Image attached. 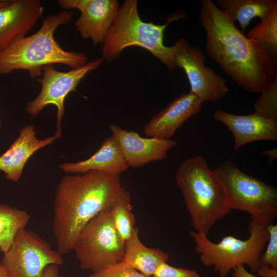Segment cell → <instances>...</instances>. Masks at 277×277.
Masks as SVG:
<instances>
[{"label": "cell", "instance_id": "1", "mask_svg": "<svg viewBox=\"0 0 277 277\" xmlns=\"http://www.w3.org/2000/svg\"><path fill=\"white\" fill-rule=\"evenodd\" d=\"M199 19L206 33L207 54L237 85L260 94L277 76V68L263 48L211 0L201 1Z\"/></svg>", "mask_w": 277, "mask_h": 277}, {"label": "cell", "instance_id": "2", "mask_svg": "<svg viewBox=\"0 0 277 277\" xmlns=\"http://www.w3.org/2000/svg\"><path fill=\"white\" fill-rule=\"evenodd\" d=\"M120 174L97 171L63 176L55 192L52 229L57 250H72L80 233L125 190Z\"/></svg>", "mask_w": 277, "mask_h": 277}, {"label": "cell", "instance_id": "3", "mask_svg": "<svg viewBox=\"0 0 277 277\" xmlns=\"http://www.w3.org/2000/svg\"><path fill=\"white\" fill-rule=\"evenodd\" d=\"M137 0H126L119 7L116 16L101 44V53L104 60L118 58L122 51L131 46L144 48L159 60L167 68H176L174 56L188 41L177 40L172 46L164 43V32L168 24L187 16L185 11H176L168 16L164 25L142 20L138 13Z\"/></svg>", "mask_w": 277, "mask_h": 277}, {"label": "cell", "instance_id": "4", "mask_svg": "<svg viewBox=\"0 0 277 277\" xmlns=\"http://www.w3.org/2000/svg\"><path fill=\"white\" fill-rule=\"evenodd\" d=\"M73 14L72 11L64 10L47 15L36 32L16 41L1 51L0 75L24 70L28 71L30 78H35L47 65L64 64L73 69L86 64L88 58L85 53L65 50L54 37L57 28L68 23Z\"/></svg>", "mask_w": 277, "mask_h": 277}, {"label": "cell", "instance_id": "5", "mask_svg": "<svg viewBox=\"0 0 277 277\" xmlns=\"http://www.w3.org/2000/svg\"><path fill=\"white\" fill-rule=\"evenodd\" d=\"M175 177L192 227L195 232L207 236L213 225L231 211L223 186L201 155L184 162Z\"/></svg>", "mask_w": 277, "mask_h": 277}, {"label": "cell", "instance_id": "6", "mask_svg": "<svg viewBox=\"0 0 277 277\" xmlns=\"http://www.w3.org/2000/svg\"><path fill=\"white\" fill-rule=\"evenodd\" d=\"M248 231L249 236L246 240L228 235L217 243L195 231L189 233L194 241L195 251L203 265L213 267L220 277H226L239 264H246L252 272H256L260 266L261 255L269 238L267 226L251 219Z\"/></svg>", "mask_w": 277, "mask_h": 277}, {"label": "cell", "instance_id": "7", "mask_svg": "<svg viewBox=\"0 0 277 277\" xmlns=\"http://www.w3.org/2000/svg\"><path fill=\"white\" fill-rule=\"evenodd\" d=\"M213 172L223 186L231 210L249 213L256 223L267 226L277 217V189L240 170L230 160Z\"/></svg>", "mask_w": 277, "mask_h": 277}, {"label": "cell", "instance_id": "8", "mask_svg": "<svg viewBox=\"0 0 277 277\" xmlns=\"http://www.w3.org/2000/svg\"><path fill=\"white\" fill-rule=\"evenodd\" d=\"M111 206L86 225L75 242L72 250L83 269L95 273L123 261L125 243L115 227Z\"/></svg>", "mask_w": 277, "mask_h": 277}, {"label": "cell", "instance_id": "9", "mask_svg": "<svg viewBox=\"0 0 277 277\" xmlns=\"http://www.w3.org/2000/svg\"><path fill=\"white\" fill-rule=\"evenodd\" d=\"M62 255L36 233L24 228L3 253L1 262L9 277H42L48 265L64 263Z\"/></svg>", "mask_w": 277, "mask_h": 277}, {"label": "cell", "instance_id": "10", "mask_svg": "<svg viewBox=\"0 0 277 277\" xmlns=\"http://www.w3.org/2000/svg\"><path fill=\"white\" fill-rule=\"evenodd\" d=\"M104 60L99 57L86 64L67 71L57 70L54 65L44 67L43 76L37 79L41 85L38 95L26 106V111L33 117L36 116L47 106L53 105L57 108V129L54 134L60 138L62 135L61 120L65 113V100L76 89L81 81L97 69Z\"/></svg>", "mask_w": 277, "mask_h": 277}, {"label": "cell", "instance_id": "11", "mask_svg": "<svg viewBox=\"0 0 277 277\" xmlns=\"http://www.w3.org/2000/svg\"><path fill=\"white\" fill-rule=\"evenodd\" d=\"M206 56L198 47L188 41L174 56L175 67L182 68L190 86V92L202 103L216 102L228 91L226 81L205 65Z\"/></svg>", "mask_w": 277, "mask_h": 277}, {"label": "cell", "instance_id": "12", "mask_svg": "<svg viewBox=\"0 0 277 277\" xmlns=\"http://www.w3.org/2000/svg\"><path fill=\"white\" fill-rule=\"evenodd\" d=\"M57 3L64 10L80 11L76 30L95 46L103 42L120 7L116 0H58Z\"/></svg>", "mask_w": 277, "mask_h": 277}, {"label": "cell", "instance_id": "13", "mask_svg": "<svg viewBox=\"0 0 277 277\" xmlns=\"http://www.w3.org/2000/svg\"><path fill=\"white\" fill-rule=\"evenodd\" d=\"M129 167L136 168L153 161L165 159L176 141L153 137H143L133 130L122 129L115 124L109 126Z\"/></svg>", "mask_w": 277, "mask_h": 277}, {"label": "cell", "instance_id": "14", "mask_svg": "<svg viewBox=\"0 0 277 277\" xmlns=\"http://www.w3.org/2000/svg\"><path fill=\"white\" fill-rule=\"evenodd\" d=\"M44 11L39 0H13L0 7V52L25 37Z\"/></svg>", "mask_w": 277, "mask_h": 277}, {"label": "cell", "instance_id": "15", "mask_svg": "<svg viewBox=\"0 0 277 277\" xmlns=\"http://www.w3.org/2000/svg\"><path fill=\"white\" fill-rule=\"evenodd\" d=\"M202 105L193 94L183 93L151 118L144 133L148 137L169 139L186 120L201 110Z\"/></svg>", "mask_w": 277, "mask_h": 277}, {"label": "cell", "instance_id": "16", "mask_svg": "<svg viewBox=\"0 0 277 277\" xmlns=\"http://www.w3.org/2000/svg\"><path fill=\"white\" fill-rule=\"evenodd\" d=\"M213 118L225 125L234 138L233 149L260 140H276L277 121L263 117L255 113L240 115L216 110Z\"/></svg>", "mask_w": 277, "mask_h": 277}, {"label": "cell", "instance_id": "17", "mask_svg": "<svg viewBox=\"0 0 277 277\" xmlns=\"http://www.w3.org/2000/svg\"><path fill=\"white\" fill-rule=\"evenodd\" d=\"M57 138L58 136L54 134L44 140L38 139L34 126H25L20 130L19 135L10 147L0 156V171L5 173L8 180L18 181L29 158Z\"/></svg>", "mask_w": 277, "mask_h": 277}, {"label": "cell", "instance_id": "18", "mask_svg": "<svg viewBox=\"0 0 277 277\" xmlns=\"http://www.w3.org/2000/svg\"><path fill=\"white\" fill-rule=\"evenodd\" d=\"M129 167L117 142L112 135L105 138L100 148L88 159L74 163H63L60 165L64 172L75 174L93 170L120 174Z\"/></svg>", "mask_w": 277, "mask_h": 277}, {"label": "cell", "instance_id": "19", "mask_svg": "<svg viewBox=\"0 0 277 277\" xmlns=\"http://www.w3.org/2000/svg\"><path fill=\"white\" fill-rule=\"evenodd\" d=\"M169 255L163 250L149 248L139 238V229L134 228L125 242L123 261L145 275L152 276L159 266L167 262Z\"/></svg>", "mask_w": 277, "mask_h": 277}, {"label": "cell", "instance_id": "20", "mask_svg": "<svg viewBox=\"0 0 277 277\" xmlns=\"http://www.w3.org/2000/svg\"><path fill=\"white\" fill-rule=\"evenodd\" d=\"M215 5L234 22L238 21L243 32L255 17L260 21L267 16L276 0H217Z\"/></svg>", "mask_w": 277, "mask_h": 277}, {"label": "cell", "instance_id": "21", "mask_svg": "<svg viewBox=\"0 0 277 277\" xmlns=\"http://www.w3.org/2000/svg\"><path fill=\"white\" fill-rule=\"evenodd\" d=\"M247 37L263 48L277 68V4L267 16L248 32Z\"/></svg>", "mask_w": 277, "mask_h": 277}, {"label": "cell", "instance_id": "22", "mask_svg": "<svg viewBox=\"0 0 277 277\" xmlns=\"http://www.w3.org/2000/svg\"><path fill=\"white\" fill-rule=\"evenodd\" d=\"M30 219L28 213L7 204H0V251L6 252L17 232L26 228Z\"/></svg>", "mask_w": 277, "mask_h": 277}, {"label": "cell", "instance_id": "23", "mask_svg": "<svg viewBox=\"0 0 277 277\" xmlns=\"http://www.w3.org/2000/svg\"><path fill=\"white\" fill-rule=\"evenodd\" d=\"M111 209L115 227L125 243L135 228V223L130 192L125 189L113 202Z\"/></svg>", "mask_w": 277, "mask_h": 277}, {"label": "cell", "instance_id": "24", "mask_svg": "<svg viewBox=\"0 0 277 277\" xmlns=\"http://www.w3.org/2000/svg\"><path fill=\"white\" fill-rule=\"evenodd\" d=\"M260 94L253 105L254 113L277 121V76L265 86Z\"/></svg>", "mask_w": 277, "mask_h": 277}, {"label": "cell", "instance_id": "25", "mask_svg": "<svg viewBox=\"0 0 277 277\" xmlns=\"http://www.w3.org/2000/svg\"><path fill=\"white\" fill-rule=\"evenodd\" d=\"M267 228L268 243L266 250L261 254L260 265H268L277 270V225L271 223Z\"/></svg>", "mask_w": 277, "mask_h": 277}, {"label": "cell", "instance_id": "26", "mask_svg": "<svg viewBox=\"0 0 277 277\" xmlns=\"http://www.w3.org/2000/svg\"><path fill=\"white\" fill-rule=\"evenodd\" d=\"M91 277H152L144 275L122 261L90 275Z\"/></svg>", "mask_w": 277, "mask_h": 277}, {"label": "cell", "instance_id": "27", "mask_svg": "<svg viewBox=\"0 0 277 277\" xmlns=\"http://www.w3.org/2000/svg\"><path fill=\"white\" fill-rule=\"evenodd\" d=\"M152 277H201V275L195 270L176 268L164 262L159 266Z\"/></svg>", "mask_w": 277, "mask_h": 277}, {"label": "cell", "instance_id": "28", "mask_svg": "<svg viewBox=\"0 0 277 277\" xmlns=\"http://www.w3.org/2000/svg\"><path fill=\"white\" fill-rule=\"evenodd\" d=\"M256 272L261 277H277V270L268 265H260Z\"/></svg>", "mask_w": 277, "mask_h": 277}, {"label": "cell", "instance_id": "29", "mask_svg": "<svg viewBox=\"0 0 277 277\" xmlns=\"http://www.w3.org/2000/svg\"><path fill=\"white\" fill-rule=\"evenodd\" d=\"M59 267L57 264L48 265L43 271L42 277H63L60 274Z\"/></svg>", "mask_w": 277, "mask_h": 277}, {"label": "cell", "instance_id": "30", "mask_svg": "<svg viewBox=\"0 0 277 277\" xmlns=\"http://www.w3.org/2000/svg\"><path fill=\"white\" fill-rule=\"evenodd\" d=\"M233 270L232 276L233 277H257L248 271L243 264L238 265Z\"/></svg>", "mask_w": 277, "mask_h": 277}, {"label": "cell", "instance_id": "31", "mask_svg": "<svg viewBox=\"0 0 277 277\" xmlns=\"http://www.w3.org/2000/svg\"><path fill=\"white\" fill-rule=\"evenodd\" d=\"M262 155L268 156L269 161L267 165L268 167H270L277 156V148L275 147L269 150L264 151L262 152Z\"/></svg>", "mask_w": 277, "mask_h": 277}, {"label": "cell", "instance_id": "32", "mask_svg": "<svg viewBox=\"0 0 277 277\" xmlns=\"http://www.w3.org/2000/svg\"><path fill=\"white\" fill-rule=\"evenodd\" d=\"M0 277H9L5 267L0 261Z\"/></svg>", "mask_w": 277, "mask_h": 277}, {"label": "cell", "instance_id": "33", "mask_svg": "<svg viewBox=\"0 0 277 277\" xmlns=\"http://www.w3.org/2000/svg\"><path fill=\"white\" fill-rule=\"evenodd\" d=\"M10 1H0V7L7 5Z\"/></svg>", "mask_w": 277, "mask_h": 277}, {"label": "cell", "instance_id": "34", "mask_svg": "<svg viewBox=\"0 0 277 277\" xmlns=\"http://www.w3.org/2000/svg\"><path fill=\"white\" fill-rule=\"evenodd\" d=\"M1 128H2V123H1V121L0 120V131L1 130Z\"/></svg>", "mask_w": 277, "mask_h": 277}, {"label": "cell", "instance_id": "35", "mask_svg": "<svg viewBox=\"0 0 277 277\" xmlns=\"http://www.w3.org/2000/svg\"><path fill=\"white\" fill-rule=\"evenodd\" d=\"M88 277H91V276H88Z\"/></svg>", "mask_w": 277, "mask_h": 277}]
</instances>
